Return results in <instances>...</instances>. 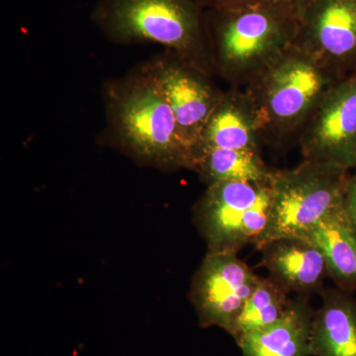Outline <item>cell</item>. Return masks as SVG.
Segmentation results:
<instances>
[{"instance_id": "1", "label": "cell", "mask_w": 356, "mask_h": 356, "mask_svg": "<svg viewBox=\"0 0 356 356\" xmlns=\"http://www.w3.org/2000/svg\"><path fill=\"white\" fill-rule=\"evenodd\" d=\"M205 28L214 74L245 88L294 46L299 18L269 0H248L205 10Z\"/></svg>"}, {"instance_id": "2", "label": "cell", "mask_w": 356, "mask_h": 356, "mask_svg": "<svg viewBox=\"0 0 356 356\" xmlns=\"http://www.w3.org/2000/svg\"><path fill=\"white\" fill-rule=\"evenodd\" d=\"M91 21L118 44L154 43L212 76L205 9L195 0H98Z\"/></svg>"}, {"instance_id": "3", "label": "cell", "mask_w": 356, "mask_h": 356, "mask_svg": "<svg viewBox=\"0 0 356 356\" xmlns=\"http://www.w3.org/2000/svg\"><path fill=\"white\" fill-rule=\"evenodd\" d=\"M106 97L109 130L124 151L159 168L192 170L172 107L143 70L110 86Z\"/></svg>"}, {"instance_id": "4", "label": "cell", "mask_w": 356, "mask_h": 356, "mask_svg": "<svg viewBox=\"0 0 356 356\" xmlns=\"http://www.w3.org/2000/svg\"><path fill=\"white\" fill-rule=\"evenodd\" d=\"M339 79L296 44L245 88L261 122L264 144L281 147L300 136Z\"/></svg>"}, {"instance_id": "5", "label": "cell", "mask_w": 356, "mask_h": 356, "mask_svg": "<svg viewBox=\"0 0 356 356\" xmlns=\"http://www.w3.org/2000/svg\"><path fill=\"white\" fill-rule=\"evenodd\" d=\"M350 172L306 159L296 168L275 170L270 181V222L259 250L271 241L300 238L343 206Z\"/></svg>"}, {"instance_id": "6", "label": "cell", "mask_w": 356, "mask_h": 356, "mask_svg": "<svg viewBox=\"0 0 356 356\" xmlns=\"http://www.w3.org/2000/svg\"><path fill=\"white\" fill-rule=\"evenodd\" d=\"M271 214L270 184L224 181L209 185L194 208V222L208 252L259 250Z\"/></svg>"}, {"instance_id": "7", "label": "cell", "mask_w": 356, "mask_h": 356, "mask_svg": "<svg viewBox=\"0 0 356 356\" xmlns=\"http://www.w3.org/2000/svg\"><path fill=\"white\" fill-rule=\"evenodd\" d=\"M142 70L172 107L180 139L194 163L204 129L224 91L213 83L211 74L168 51Z\"/></svg>"}, {"instance_id": "8", "label": "cell", "mask_w": 356, "mask_h": 356, "mask_svg": "<svg viewBox=\"0 0 356 356\" xmlns=\"http://www.w3.org/2000/svg\"><path fill=\"white\" fill-rule=\"evenodd\" d=\"M257 278L238 254L208 252L189 291L200 325L221 327L232 336Z\"/></svg>"}, {"instance_id": "9", "label": "cell", "mask_w": 356, "mask_h": 356, "mask_svg": "<svg viewBox=\"0 0 356 356\" xmlns=\"http://www.w3.org/2000/svg\"><path fill=\"white\" fill-rule=\"evenodd\" d=\"M295 44L337 79L356 72V0H313Z\"/></svg>"}, {"instance_id": "10", "label": "cell", "mask_w": 356, "mask_h": 356, "mask_svg": "<svg viewBox=\"0 0 356 356\" xmlns=\"http://www.w3.org/2000/svg\"><path fill=\"white\" fill-rule=\"evenodd\" d=\"M298 142L306 161L356 168V72L332 86Z\"/></svg>"}, {"instance_id": "11", "label": "cell", "mask_w": 356, "mask_h": 356, "mask_svg": "<svg viewBox=\"0 0 356 356\" xmlns=\"http://www.w3.org/2000/svg\"><path fill=\"white\" fill-rule=\"evenodd\" d=\"M261 122L254 99L247 89L232 86L224 91L206 124L195 159L199 154L212 149L261 152Z\"/></svg>"}, {"instance_id": "12", "label": "cell", "mask_w": 356, "mask_h": 356, "mask_svg": "<svg viewBox=\"0 0 356 356\" xmlns=\"http://www.w3.org/2000/svg\"><path fill=\"white\" fill-rule=\"evenodd\" d=\"M261 266L269 277L296 296L310 297L324 290L327 276L322 252L308 241L283 238L266 243L259 250Z\"/></svg>"}, {"instance_id": "13", "label": "cell", "mask_w": 356, "mask_h": 356, "mask_svg": "<svg viewBox=\"0 0 356 356\" xmlns=\"http://www.w3.org/2000/svg\"><path fill=\"white\" fill-rule=\"evenodd\" d=\"M309 300L295 297L277 322L241 337L236 343L242 356H311L314 310Z\"/></svg>"}, {"instance_id": "14", "label": "cell", "mask_w": 356, "mask_h": 356, "mask_svg": "<svg viewBox=\"0 0 356 356\" xmlns=\"http://www.w3.org/2000/svg\"><path fill=\"white\" fill-rule=\"evenodd\" d=\"M314 311L311 356H356V300L353 293L327 288Z\"/></svg>"}, {"instance_id": "15", "label": "cell", "mask_w": 356, "mask_h": 356, "mask_svg": "<svg viewBox=\"0 0 356 356\" xmlns=\"http://www.w3.org/2000/svg\"><path fill=\"white\" fill-rule=\"evenodd\" d=\"M300 238L322 252L327 276L336 287L353 294L356 292V232L346 217L343 204Z\"/></svg>"}, {"instance_id": "16", "label": "cell", "mask_w": 356, "mask_h": 356, "mask_svg": "<svg viewBox=\"0 0 356 356\" xmlns=\"http://www.w3.org/2000/svg\"><path fill=\"white\" fill-rule=\"evenodd\" d=\"M192 170L209 185L224 181L269 184L275 168H269L261 152L250 149H212L199 154Z\"/></svg>"}, {"instance_id": "17", "label": "cell", "mask_w": 356, "mask_h": 356, "mask_svg": "<svg viewBox=\"0 0 356 356\" xmlns=\"http://www.w3.org/2000/svg\"><path fill=\"white\" fill-rule=\"evenodd\" d=\"M290 293L269 276H259L232 337L238 341L245 334L274 324L288 310L292 299Z\"/></svg>"}, {"instance_id": "18", "label": "cell", "mask_w": 356, "mask_h": 356, "mask_svg": "<svg viewBox=\"0 0 356 356\" xmlns=\"http://www.w3.org/2000/svg\"><path fill=\"white\" fill-rule=\"evenodd\" d=\"M343 210L356 232V168L351 170L343 198Z\"/></svg>"}, {"instance_id": "19", "label": "cell", "mask_w": 356, "mask_h": 356, "mask_svg": "<svg viewBox=\"0 0 356 356\" xmlns=\"http://www.w3.org/2000/svg\"><path fill=\"white\" fill-rule=\"evenodd\" d=\"M269 1L287 8L288 10L296 14L299 18L300 14L305 10L313 0H269Z\"/></svg>"}, {"instance_id": "20", "label": "cell", "mask_w": 356, "mask_h": 356, "mask_svg": "<svg viewBox=\"0 0 356 356\" xmlns=\"http://www.w3.org/2000/svg\"><path fill=\"white\" fill-rule=\"evenodd\" d=\"M195 1L205 10H211V9H221L236 6L248 0H195Z\"/></svg>"}]
</instances>
